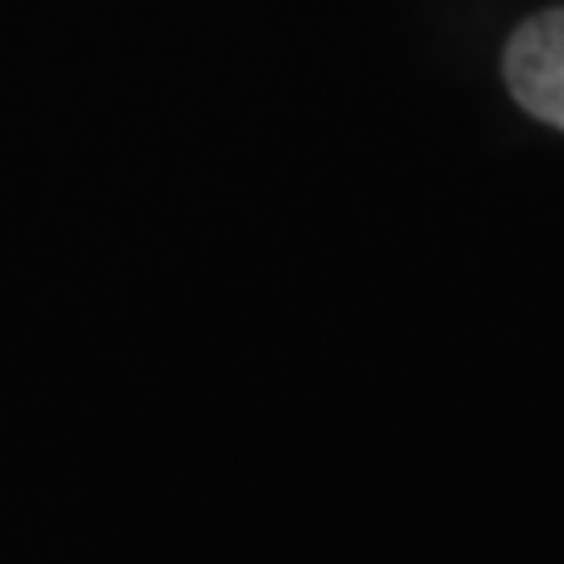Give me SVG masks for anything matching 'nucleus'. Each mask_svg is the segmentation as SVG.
I'll return each instance as SVG.
<instances>
[{
  "label": "nucleus",
  "instance_id": "obj_1",
  "mask_svg": "<svg viewBox=\"0 0 564 564\" xmlns=\"http://www.w3.org/2000/svg\"><path fill=\"white\" fill-rule=\"evenodd\" d=\"M502 76L510 97L531 118L564 130V4L527 18L502 55Z\"/></svg>",
  "mask_w": 564,
  "mask_h": 564
}]
</instances>
